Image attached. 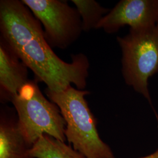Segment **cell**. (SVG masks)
Here are the masks:
<instances>
[{
    "mask_svg": "<svg viewBox=\"0 0 158 158\" xmlns=\"http://www.w3.org/2000/svg\"><path fill=\"white\" fill-rule=\"evenodd\" d=\"M0 32L1 39L32 70L37 82L55 92L72 85L85 90L90 68L87 56L72 55L70 63L57 56L46 40L41 23L22 1H0Z\"/></svg>",
    "mask_w": 158,
    "mask_h": 158,
    "instance_id": "cell-1",
    "label": "cell"
},
{
    "mask_svg": "<svg viewBox=\"0 0 158 158\" xmlns=\"http://www.w3.org/2000/svg\"><path fill=\"white\" fill-rule=\"evenodd\" d=\"M45 93L59 108L66 124V140L76 151L86 158H115L111 148L100 137L97 120L85 99L89 91L71 85L61 92L46 88Z\"/></svg>",
    "mask_w": 158,
    "mask_h": 158,
    "instance_id": "cell-2",
    "label": "cell"
},
{
    "mask_svg": "<svg viewBox=\"0 0 158 158\" xmlns=\"http://www.w3.org/2000/svg\"><path fill=\"white\" fill-rule=\"evenodd\" d=\"M19 129L31 149L41 136L66 141V122L56 105L48 100L36 80H29L12 98Z\"/></svg>",
    "mask_w": 158,
    "mask_h": 158,
    "instance_id": "cell-3",
    "label": "cell"
},
{
    "mask_svg": "<svg viewBox=\"0 0 158 158\" xmlns=\"http://www.w3.org/2000/svg\"><path fill=\"white\" fill-rule=\"evenodd\" d=\"M117 40L122 52L125 82L143 96L152 106L149 79L158 73V24L148 28L131 29Z\"/></svg>",
    "mask_w": 158,
    "mask_h": 158,
    "instance_id": "cell-4",
    "label": "cell"
},
{
    "mask_svg": "<svg viewBox=\"0 0 158 158\" xmlns=\"http://www.w3.org/2000/svg\"><path fill=\"white\" fill-rule=\"evenodd\" d=\"M22 1L43 25L46 40L52 48L66 49L77 41L83 32L79 12L66 1Z\"/></svg>",
    "mask_w": 158,
    "mask_h": 158,
    "instance_id": "cell-5",
    "label": "cell"
},
{
    "mask_svg": "<svg viewBox=\"0 0 158 158\" xmlns=\"http://www.w3.org/2000/svg\"><path fill=\"white\" fill-rule=\"evenodd\" d=\"M157 24L158 0H121L103 17L96 29L114 34L125 26L141 29Z\"/></svg>",
    "mask_w": 158,
    "mask_h": 158,
    "instance_id": "cell-6",
    "label": "cell"
},
{
    "mask_svg": "<svg viewBox=\"0 0 158 158\" xmlns=\"http://www.w3.org/2000/svg\"><path fill=\"white\" fill-rule=\"evenodd\" d=\"M28 69L6 42L0 38L1 102H11L28 81Z\"/></svg>",
    "mask_w": 158,
    "mask_h": 158,
    "instance_id": "cell-7",
    "label": "cell"
},
{
    "mask_svg": "<svg viewBox=\"0 0 158 158\" xmlns=\"http://www.w3.org/2000/svg\"><path fill=\"white\" fill-rule=\"evenodd\" d=\"M30 148L19 129L18 116L6 107L0 115V158H28Z\"/></svg>",
    "mask_w": 158,
    "mask_h": 158,
    "instance_id": "cell-8",
    "label": "cell"
},
{
    "mask_svg": "<svg viewBox=\"0 0 158 158\" xmlns=\"http://www.w3.org/2000/svg\"><path fill=\"white\" fill-rule=\"evenodd\" d=\"M28 158H86L65 142L45 134L29 149Z\"/></svg>",
    "mask_w": 158,
    "mask_h": 158,
    "instance_id": "cell-9",
    "label": "cell"
},
{
    "mask_svg": "<svg viewBox=\"0 0 158 158\" xmlns=\"http://www.w3.org/2000/svg\"><path fill=\"white\" fill-rule=\"evenodd\" d=\"M81 19L83 32L96 29L98 23L110 10L94 0H72Z\"/></svg>",
    "mask_w": 158,
    "mask_h": 158,
    "instance_id": "cell-10",
    "label": "cell"
},
{
    "mask_svg": "<svg viewBox=\"0 0 158 158\" xmlns=\"http://www.w3.org/2000/svg\"><path fill=\"white\" fill-rule=\"evenodd\" d=\"M139 158H158V148L153 152Z\"/></svg>",
    "mask_w": 158,
    "mask_h": 158,
    "instance_id": "cell-11",
    "label": "cell"
}]
</instances>
